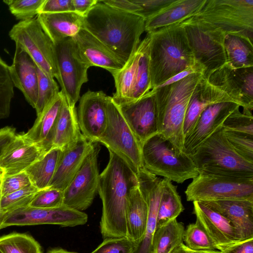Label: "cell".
<instances>
[{
	"mask_svg": "<svg viewBox=\"0 0 253 253\" xmlns=\"http://www.w3.org/2000/svg\"><path fill=\"white\" fill-rule=\"evenodd\" d=\"M108 151L109 162L99 175L98 187L102 202L100 232L104 239L127 237L126 209L130 191L138 185L137 176L123 160Z\"/></svg>",
	"mask_w": 253,
	"mask_h": 253,
	"instance_id": "1",
	"label": "cell"
},
{
	"mask_svg": "<svg viewBox=\"0 0 253 253\" xmlns=\"http://www.w3.org/2000/svg\"><path fill=\"white\" fill-rule=\"evenodd\" d=\"M145 24L141 15L114 8L98 0L84 17L83 29L125 64L138 47Z\"/></svg>",
	"mask_w": 253,
	"mask_h": 253,
	"instance_id": "2",
	"label": "cell"
},
{
	"mask_svg": "<svg viewBox=\"0 0 253 253\" xmlns=\"http://www.w3.org/2000/svg\"><path fill=\"white\" fill-rule=\"evenodd\" d=\"M147 34L151 90L197 63L181 22Z\"/></svg>",
	"mask_w": 253,
	"mask_h": 253,
	"instance_id": "3",
	"label": "cell"
},
{
	"mask_svg": "<svg viewBox=\"0 0 253 253\" xmlns=\"http://www.w3.org/2000/svg\"><path fill=\"white\" fill-rule=\"evenodd\" d=\"M202 76L193 73L172 84L150 91L154 96L158 133L178 152H183V124L189 102Z\"/></svg>",
	"mask_w": 253,
	"mask_h": 253,
	"instance_id": "4",
	"label": "cell"
},
{
	"mask_svg": "<svg viewBox=\"0 0 253 253\" xmlns=\"http://www.w3.org/2000/svg\"><path fill=\"white\" fill-rule=\"evenodd\" d=\"M190 156L199 173L253 179V163L235 151L222 127Z\"/></svg>",
	"mask_w": 253,
	"mask_h": 253,
	"instance_id": "5",
	"label": "cell"
},
{
	"mask_svg": "<svg viewBox=\"0 0 253 253\" xmlns=\"http://www.w3.org/2000/svg\"><path fill=\"white\" fill-rule=\"evenodd\" d=\"M141 155L144 169L171 181L182 183L199 174L190 156L177 152L169 141L158 133L142 143Z\"/></svg>",
	"mask_w": 253,
	"mask_h": 253,
	"instance_id": "6",
	"label": "cell"
},
{
	"mask_svg": "<svg viewBox=\"0 0 253 253\" xmlns=\"http://www.w3.org/2000/svg\"><path fill=\"white\" fill-rule=\"evenodd\" d=\"M181 23L195 60L204 67L203 76L207 79L226 64V33L217 26L193 17Z\"/></svg>",
	"mask_w": 253,
	"mask_h": 253,
	"instance_id": "7",
	"label": "cell"
},
{
	"mask_svg": "<svg viewBox=\"0 0 253 253\" xmlns=\"http://www.w3.org/2000/svg\"><path fill=\"white\" fill-rule=\"evenodd\" d=\"M193 17L253 42V0H207Z\"/></svg>",
	"mask_w": 253,
	"mask_h": 253,
	"instance_id": "8",
	"label": "cell"
},
{
	"mask_svg": "<svg viewBox=\"0 0 253 253\" xmlns=\"http://www.w3.org/2000/svg\"><path fill=\"white\" fill-rule=\"evenodd\" d=\"M106 109L107 126L96 143L103 144L108 150L120 157L136 173L143 168L142 145L111 96H108Z\"/></svg>",
	"mask_w": 253,
	"mask_h": 253,
	"instance_id": "9",
	"label": "cell"
},
{
	"mask_svg": "<svg viewBox=\"0 0 253 253\" xmlns=\"http://www.w3.org/2000/svg\"><path fill=\"white\" fill-rule=\"evenodd\" d=\"M54 44L56 79L68 104L75 107L82 86L88 81L87 70L90 67L81 57L73 38Z\"/></svg>",
	"mask_w": 253,
	"mask_h": 253,
	"instance_id": "10",
	"label": "cell"
},
{
	"mask_svg": "<svg viewBox=\"0 0 253 253\" xmlns=\"http://www.w3.org/2000/svg\"><path fill=\"white\" fill-rule=\"evenodd\" d=\"M185 194L190 202L229 199L253 201V179L199 173Z\"/></svg>",
	"mask_w": 253,
	"mask_h": 253,
	"instance_id": "11",
	"label": "cell"
},
{
	"mask_svg": "<svg viewBox=\"0 0 253 253\" xmlns=\"http://www.w3.org/2000/svg\"><path fill=\"white\" fill-rule=\"evenodd\" d=\"M9 36L33 59L37 67L47 75L56 78L54 44L42 29L37 17L14 25Z\"/></svg>",
	"mask_w": 253,
	"mask_h": 253,
	"instance_id": "12",
	"label": "cell"
},
{
	"mask_svg": "<svg viewBox=\"0 0 253 253\" xmlns=\"http://www.w3.org/2000/svg\"><path fill=\"white\" fill-rule=\"evenodd\" d=\"M87 219V215L84 212L64 205L52 209L27 206L1 214L0 229L10 226L42 224L73 227L85 224Z\"/></svg>",
	"mask_w": 253,
	"mask_h": 253,
	"instance_id": "13",
	"label": "cell"
},
{
	"mask_svg": "<svg viewBox=\"0 0 253 253\" xmlns=\"http://www.w3.org/2000/svg\"><path fill=\"white\" fill-rule=\"evenodd\" d=\"M94 143L80 169L64 190L63 205L82 211L92 204L98 192L100 147Z\"/></svg>",
	"mask_w": 253,
	"mask_h": 253,
	"instance_id": "14",
	"label": "cell"
},
{
	"mask_svg": "<svg viewBox=\"0 0 253 253\" xmlns=\"http://www.w3.org/2000/svg\"><path fill=\"white\" fill-rule=\"evenodd\" d=\"M108 96L101 90H88L80 100L77 112L79 126L82 134L92 143H96L107 126Z\"/></svg>",
	"mask_w": 253,
	"mask_h": 253,
	"instance_id": "15",
	"label": "cell"
},
{
	"mask_svg": "<svg viewBox=\"0 0 253 253\" xmlns=\"http://www.w3.org/2000/svg\"><path fill=\"white\" fill-rule=\"evenodd\" d=\"M117 106L141 145L158 133L154 96L150 91L136 100Z\"/></svg>",
	"mask_w": 253,
	"mask_h": 253,
	"instance_id": "16",
	"label": "cell"
},
{
	"mask_svg": "<svg viewBox=\"0 0 253 253\" xmlns=\"http://www.w3.org/2000/svg\"><path fill=\"white\" fill-rule=\"evenodd\" d=\"M240 106L221 102L208 106L202 112L193 129L184 137L183 152L192 154L206 139L222 127L227 117Z\"/></svg>",
	"mask_w": 253,
	"mask_h": 253,
	"instance_id": "17",
	"label": "cell"
},
{
	"mask_svg": "<svg viewBox=\"0 0 253 253\" xmlns=\"http://www.w3.org/2000/svg\"><path fill=\"white\" fill-rule=\"evenodd\" d=\"M138 186L148 208L144 235L134 253H152V242L156 229L157 216L162 191V179L143 168L136 173Z\"/></svg>",
	"mask_w": 253,
	"mask_h": 253,
	"instance_id": "18",
	"label": "cell"
},
{
	"mask_svg": "<svg viewBox=\"0 0 253 253\" xmlns=\"http://www.w3.org/2000/svg\"><path fill=\"white\" fill-rule=\"evenodd\" d=\"M221 102H233L239 105L222 88L202 76L191 96L186 112L183 124L184 137L193 129L202 112L208 106Z\"/></svg>",
	"mask_w": 253,
	"mask_h": 253,
	"instance_id": "19",
	"label": "cell"
},
{
	"mask_svg": "<svg viewBox=\"0 0 253 253\" xmlns=\"http://www.w3.org/2000/svg\"><path fill=\"white\" fill-rule=\"evenodd\" d=\"M94 143L82 135L77 141L62 150L48 187L64 191L80 169Z\"/></svg>",
	"mask_w": 253,
	"mask_h": 253,
	"instance_id": "20",
	"label": "cell"
},
{
	"mask_svg": "<svg viewBox=\"0 0 253 253\" xmlns=\"http://www.w3.org/2000/svg\"><path fill=\"white\" fill-rule=\"evenodd\" d=\"M199 202L225 217L236 230L239 242L253 238V201L229 199Z\"/></svg>",
	"mask_w": 253,
	"mask_h": 253,
	"instance_id": "21",
	"label": "cell"
},
{
	"mask_svg": "<svg viewBox=\"0 0 253 253\" xmlns=\"http://www.w3.org/2000/svg\"><path fill=\"white\" fill-rule=\"evenodd\" d=\"M45 152L29 141L23 133L16 134L0 157V168L4 176L25 171Z\"/></svg>",
	"mask_w": 253,
	"mask_h": 253,
	"instance_id": "22",
	"label": "cell"
},
{
	"mask_svg": "<svg viewBox=\"0 0 253 253\" xmlns=\"http://www.w3.org/2000/svg\"><path fill=\"white\" fill-rule=\"evenodd\" d=\"M16 47L9 72L14 86L23 94L29 104L35 108L38 97V80L36 63L20 45Z\"/></svg>",
	"mask_w": 253,
	"mask_h": 253,
	"instance_id": "23",
	"label": "cell"
},
{
	"mask_svg": "<svg viewBox=\"0 0 253 253\" xmlns=\"http://www.w3.org/2000/svg\"><path fill=\"white\" fill-rule=\"evenodd\" d=\"M196 221L203 227L213 242L218 246L239 242L236 230L230 222L217 211L199 201H194Z\"/></svg>",
	"mask_w": 253,
	"mask_h": 253,
	"instance_id": "24",
	"label": "cell"
},
{
	"mask_svg": "<svg viewBox=\"0 0 253 253\" xmlns=\"http://www.w3.org/2000/svg\"><path fill=\"white\" fill-rule=\"evenodd\" d=\"M73 39L81 57L90 67H99L112 73L120 70L125 64L102 42L84 29Z\"/></svg>",
	"mask_w": 253,
	"mask_h": 253,
	"instance_id": "25",
	"label": "cell"
},
{
	"mask_svg": "<svg viewBox=\"0 0 253 253\" xmlns=\"http://www.w3.org/2000/svg\"><path fill=\"white\" fill-rule=\"evenodd\" d=\"M206 1L207 0H174L145 20V31L150 33L182 22L198 13Z\"/></svg>",
	"mask_w": 253,
	"mask_h": 253,
	"instance_id": "26",
	"label": "cell"
},
{
	"mask_svg": "<svg viewBox=\"0 0 253 253\" xmlns=\"http://www.w3.org/2000/svg\"><path fill=\"white\" fill-rule=\"evenodd\" d=\"M64 98L60 91L53 100L37 116L33 126L23 133L25 137L45 153L52 149L53 130Z\"/></svg>",
	"mask_w": 253,
	"mask_h": 253,
	"instance_id": "27",
	"label": "cell"
},
{
	"mask_svg": "<svg viewBox=\"0 0 253 253\" xmlns=\"http://www.w3.org/2000/svg\"><path fill=\"white\" fill-rule=\"evenodd\" d=\"M37 17L42 29L54 43L73 38L83 29L84 17L74 11L41 13Z\"/></svg>",
	"mask_w": 253,
	"mask_h": 253,
	"instance_id": "28",
	"label": "cell"
},
{
	"mask_svg": "<svg viewBox=\"0 0 253 253\" xmlns=\"http://www.w3.org/2000/svg\"><path fill=\"white\" fill-rule=\"evenodd\" d=\"M76 108L70 107L64 98L54 126L52 148L63 150L82 136Z\"/></svg>",
	"mask_w": 253,
	"mask_h": 253,
	"instance_id": "29",
	"label": "cell"
},
{
	"mask_svg": "<svg viewBox=\"0 0 253 253\" xmlns=\"http://www.w3.org/2000/svg\"><path fill=\"white\" fill-rule=\"evenodd\" d=\"M148 216V206L137 185L130 191L126 212L127 237L137 245L144 235Z\"/></svg>",
	"mask_w": 253,
	"mask_h": 253,
	"instance_id": "30",
	"label": "cell"
},
{
	"mask_svg": "<svg viewBox=\"0 0 253 253\" xmlns=\"http://www.w3.org/2000/svg\"><path fill=\"white\" fill-rule=\"evenodd\" d=\"M61 152L59 148H52L25 170L32 184L39 190L49 187Z\"/></svg>",
	"mask_w": 253,
	"mask_h": 253,
	"instance_id": "31",
	"label": "cell"
},
{
	"mask_svg": "<svg viewBox=\"0 0 253 253\" xmlns=\"http://www.w3.org/2000/svg\"><path fill=\"white\" fill-rule=\"evenodd\" d=\"M139 53L137 47L120 70L111 73L114 79L116 88L112 98L117 105L128 103L130 101Z\"/></svg>",
	"mask_w": 253,
	"mask_h": 253,
	"instance_id": "32",
	"label": "cell"
},
{
	"mask_svg": "<svg viewBox=\"0 0 253 253\" xmlns=\"http://www.w3.org/2000/svg\"><path fill=\"white\" fill-rule=\"evenodd\" d=\"M227 62L232 69L253 67V44L241 37L226 34L224 41Z\"/></svg>",
	"mask_w": 253,
	"mask_h": 253,
	"instance_id": "33",
	"label": "cell"
},
{
	"mask_svg": "<svg viewBox=\"0 0 253 253\" xmlns=\"http://www.w3.org/2000/svg\"><path fill=\"white\" fill-rule=\"evenodd\" d=\"M162 191L157 216L156 228L176 217L183 211L181 199L176 186L168 179L162 181Z\"/></svg>",
	"mask_w": 253,
	"mask_h": 253,
	"instance_id": "34",
	"label": "cell"
},
{
	"mask_svg": "<svg viewBox=\"0 0 253 253\" xmlns=\"http://www.w3.org/2000/svg\"><path fill=\"white\" fill-rule=\"evenodd\" d=\"M185 228L183 223L173 219L156 229L152 242V253H170L183 243Z\"/></svg>",
	"mask_w": 253,
	"mask_h": 253,
	"instance_id": "35",
	"label": "cell"
},
{
	"mask_svg": "<svg viewBox=\"0 0 253 253\" xmlns=\"http://www.w3.org/2000/svg\"><path fill=\"white\" fill-rule=\"evenodd\" d=\"M149 42L150 36L147 34L138 46L139 57L130 102L141 98L151 90L148 59Z\"/></svg>",
	"mask_w": 253,
	"mask_h": 253,
	"instance_id": "36",
	"label": "cell"
},
{
	"mask_svg": "<svg viewBox=\"0 0 253 253\" xmlns=\"http://www.w3.org/2000/svg\"><path fill=\"white\" fill-rule=\"evenodd\" d=\"M0 251L2 253H42L40 245L31 236L16 232L0 237Z\"/></svg>",
	"mask_w": 253,
	"mask_h": 253,
	"instance_id": "37",
	"label": "cell"
},
{
	"mask_svg": "<svg viewBox=\"0 0 253 253\" xmlns=\"http://www.w3.org/2000/svg\"><path fill=\"white\" fill-rule=\"evenodd\" d=\"M38 97L35 109L37 116L53 100L59 93V87L54 78L47 75L37 66Z\"/></svg>",
	"mask_w": 253,
	"mask_h": 253,
	"instance_id": "38",
	"label": "cell"
},
{
	"mask_svg": "<svg viewBox=\"0 0 253 253\" xmlns=\"http://www.w3.org/2000/svg\"><path fill=\"white\" fill-rule=\"evenodd\" d=\"M183 241L187 248L193 251H214L216 245L197 221L185 229Z\"/></svg>",
	"mask_w": 253,
	"mask_h": 253,
	"instance_id": "39",
	"label": "cell"
},
{
	"mask_svg": "<svg viewBox=\"0 0 253 253\" xmlns=\"http://www.w3.org/2000/svg\"><path fill=\"white\" fill-rule=\"evenodd\" d=\"M13 88L9 66L0 57V120L8 117L10 114Z\"/></svg>",
	"mask_w": 253,
	"mask_h": 253,
	"instance_id": "40",
	"label": "cell"
},
{
	"mask_svg": "<svg viewBox=\"0 0 253 253\" xmlns=\"http://www.w3.org/2000/svg\"><path fill=\"white\" fill-rule=\"evenodd\" d=\"M39 190L31 184L22 189L1 197V215L17 209L27 207Z\"/></svg>",
	"mask_w": 253,
	"mask_h": 253,
	"instance_id": "41",
	"label": "cell"
},
{
	"mask_svg": "<svg viewBox=\"0 0 253 253\" xmlns=\"http://www.w3.org/2000/svg\"><path fill=\"white\" fill-rule=\"evenodd\" d=\"M236 108L225 119L222 126L225 131L244 133L253 136V116L252 111Z\"/></svg>",
	"mask_w": 253,
	"mask_h": 253,
	"instance_id": "42",
	"label": "cell"
},
{
	"mask_svg": "<svg viewBox=\"0 0 253 253\" xmlns=\"http://www.w3.org/2000/svg\"><path fill=\"white\" fill-rule=\"evenodd\" d=\"M45 0H4L11 13L17 20L24 21L36 17Z\"/></svg>",
	"mask_w": 253,
	"mask_h": 253,
	"instance_id": "43",
	"label": "cell"
},
{
	"mask_svg": "<svg viewBox=\"0 0 253 253\" xmlns=\"http://www.w3.org/2000/svg\"><path fill=\"white\" fill-rule=\"evenodd\" d=\"M63 191L48 187L39 190L28 206L41 209L56 208L63 205Z\"/></svg>",
	"mask_w": 253,
	"mask_h": 253,
	"instance_id": "44",
	"label": "cell"
},
{
	"mask_svg": "<svg viewBox=\"0 0 253 253\" xmlns=\"http://www.w3.org/2000/svg\"><path fill=\"white\" fill-rule=\"evenodd\" d=\"M227 139L235 151L253 163V136L235 131H225Z\"/></svg>",
	"mask_w": 253,
	"mask_h": 253,
	"instance_id": "45",
	"label": "cell"
},
{
	"mask_svg": "<svg viewBox=\"0 0 253 253\" xmlns=\"http://www.w3.org/2000/svg\"><path fill=\"white\" fill-rule=\"evenodd\" d=\"M137 246L127 237L109 238L90 253H134Z\"/></svg>",
	"mask_w": 253,
	"mask_h": 253,
	"instance_id": "46",
	"label": "cell"
},
{
	"mask_svg": "<svg viewBox=\"0 0 253 253\" xmlns=\"http://www.w3.org/2000/svg\"><path fill=\"white\" fill-rule=\"evenodd\" d=\"M236 84L248 108L253 109V67L232 69Z\"/></svg>",
	"mask_w": 253,
	"mask_h": 253,
	"instance_id": "47",
	"label": "cell"
},
{
	"mask_svg": "<svg viewBox=\"0 0 253 253\" xmlns=\"http://www.w3.org/2000/svg\"><path fill=\"white\" fill-rule=\"evenodd\" d=\"M32 184L28 175L25 171L4 176L0 189L1 197L22 189Z\"/></svg>",
	"mask_w": 253,
	"mask_h": 253,
	"instance_id": "48",
	"label": "cell"
},
{
	"mask_svg": "<svg viewBox=\"0 0 253 253\" xmlns=\"http://www.w3.org/2000/svg\"><path fill=\"white\" fill-rule=\"evenodd\" d=\"M140 8L137 13L145 20L171 3L174 0H131Z\"/></svg>",
	"mask_w": 253,
	"mask_h": 253,
	"instance_id": "49",
	"label": "cell"
},
{
	"mask_svg": "<svg viewBox=\"0 0 253 253\" xmlns=\"http://www.w3.org/2000/svg\"><path fill=\"white\" fill-rule=\"evenodd\" d=\"M74 11L72 0H45L40 13H54Z\"/></svg>",
	"mask_w": 253,
	"mask_h": 253,
	"instance_id": "50",
	"label": "cell"
},
{
	"mask_svg": "<svg viewBox=\"0 0 253 253\" xmlns=\"http://www.w3.org/2000/svg\"><path fill=\"white\" fill-rule=\"evenodd\" d=\"M223 253H253V238L224 246L217 247Z\"/></svg>",
	"mask_w": 253,
	"mask_h": 253,
	"instance_id": "51",
	"label": "cell"
},
{
	"mask_svg": "<svg viewBox=\"0 0 253 253\" xmlns=\"http://www.w3.org/2000/svg\"><path fill=\"white\" fill-rule=\"evenodd\" d=\"M101 1L114 8L128 12L137 14L141 10L140 7L131 0H101Z\"/></svg>",
	"mask_w": 253,
	"mask_h": 253,
	"instance_id": "52",
	"label": "cell"
},
{
	"mask_svg": "<svg viewBox=\"0 0 253 253\" xmlns=\"http://www.w3.org/2000/svg\"><path fill=\"white\" fill-rule=\"evenodd\" d=\"M15 129L5 126L0 129V157L16 135Z\"/></svg>",
	"mask_w": 253,
	"mask_h": 253,
	"instance_id": "53",
	"label": "cell"
},
{
	"mask_svg": "<svg viewBox=\"0 0 253 253\" xmlns=\"http://www.w3.org/2000/svg\"><path fill=\"white\" fill-rule=\"evenodd\" d=\"M98 0H72L74 12L84 17Z\"/></svg>",
	"mask_w": 253,
	"mask_h": 253,
	"instance_id": "54",
	"label": "cell"
},
{
	"mask_svg": "<svg viewBox=\"0 0 253 253\" xmlns=\"http://www.w3.org/2000/svg\"><path fill=\"white\" fill-rule=\"evenodd\" d=\"M170 253H191V251L182 243L175 248Z\"/></svg>",
	"mask_w": 253,
	"mask_h": 253,
	"instance_id": "55",
	"label": "cell"
},
{
	"mask_svg": "<svg viewBox=\"0 0 253 253\" xmlns=\"http://www.w3.org/2000/svg\"><path fill=\"white\" fill-rule=\"evenodd\" d=\"M47 253H78L74 252L68 251L66 250L63 249L62 248H54L51 250H49Z\"/></svg>",
	"mask_w": 253,
	"mask_h": 253,
	"instance_id": "56",
	"label": "cell"
},
{
	"mask_svg": "<svg viewBox=\"0 0 253 253\" xmlns=\"http://www.w3.org/2000/svg\"><path fill=\"white\" fill-rule=\"evenodd\" d=\"M191 251V253H223L220 251Z\"/></svg>",
	"mask_w": 253,
	"mask_h": 253,
	"instance_id": "57",
	"label": "cell"
},
{
	"mask_svg": "<svg viewBox=\"0 0 253 253\" xmlns=\"http://www.w3.org/2000/svg\"><path fill=\"white\" fill-rule=\"evenodd\" d=\"M4 176V172H3V170L0 168V189L2 181Z\"/></svg>",
	"mask_w": 253,
	"mask_h": 253,
	"instance_id": "58",
	"label": "cell"
},
{
	"mask_svg": "<svg viewBox=\"0 0 253 253\" xmlns=\"http://www.w3.org/2000/svg\"><path fill=\"white\" fill-rule=\"evenodd\" d=\"M1 195L0 194V215H1V209H0V199H1Z\"/></svg>",
	"mask_w": 253,
	"mask_h": 253,
	"instance_id": "59",
	"label": "cell"
},
{
	"mask_svg": "<svg viewBox=\"0 0 253 253\" xmlns=\"http://www.w3.org/2000/svg\"><path fill=\"white\" fill-rule=\"evenodd\" d=\"M0 253H2L0 251Z\"/></svg>",
	"mask_w": 253,
	"mask_h": 253,
	"instance_id": "60",
	"label": "cell"
}]
</instances>
